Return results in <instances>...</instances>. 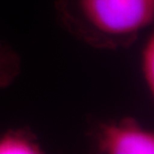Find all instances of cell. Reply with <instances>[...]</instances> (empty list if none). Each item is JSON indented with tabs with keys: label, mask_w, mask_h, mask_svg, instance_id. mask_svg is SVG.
Here are the masks:
<instances>
[{
	"label": "cell",
	"mask_w": 154,
	"mask_h": 154,
	"mask_svg": "<svg viewBox=\"0 0 154 154\" xmlns=\"http://www.w3.org/2000/svg\"><path fill=\"white\" fill-rule=\"evenodd\" d=\"M88 136L98 153H154V133L133 117L97 122L90 128Z\"/></svg>",
	"instance_id": "2"
},
{
	"label": "cell",
	"mask_w": 154,
	"mask_h": 154,
	"mask_svg": "<svg viewBox=\"0 0 154 154\" xmlns=\"http://www.w3.org/2000/svg\"><path fill=\"white\" fill-rule=\"evenodd\" d=\"M56 18L93 48H128L154 21V0H56Z\"/></svg>",
	"instance_id": "1"
},
{
	"label": "cell",
	"mask_w": 154,
	"mask_h": 154,
	"mask_svg": "<svg viewBox=\"0 0 154 154\" xmlns=\"http://www.w3.org/2000/svg\"><path fill=\"white\" fill-rule=\"evenodd\" d=\"M141 74L147 90L153 96L154 94V34L147 37L140 54Z\"/></svg>",
	"instance_id": "5"
},
{
	"label": "cell",
	"mask_w": 154,
	"mask_h": 154,
	"mask_svg": "<svg viewBox=\"0 0 154 154\" xmlns=\"http://www.w3.org/2000/svg\"><path fill=\"white\" fill-rule=\"evenodd\" d=\"M41 143L29 128L8 129L0 134V154H41Z\"/></svg>",
	"instance_id": "3"
},
{
	"label": "cell",
	"mask_w": 154,
	"mask_h": 154,
	"mask_svg": "<svg viewBox=\"0 0 154 154\" xmlns=\"http://www.w3.org/2000/svg\"><path fill=\"white\" fill-rule=\"evenodd\" d=\"M21 71V59L10 46L0 41V88L14 81Z\"/></svg>",
	"instance_id": "4"
}]
</instances>
